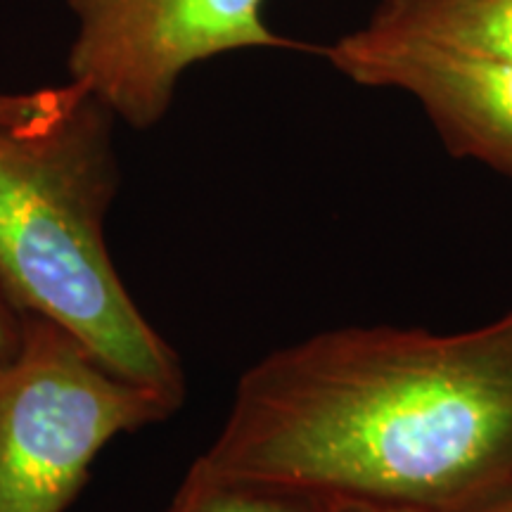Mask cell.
<instances>
[{
  "instance_id": "1",
  "label": "cell",
  "mask_w": 512,
  "mask_h": 512,
  "mask_svg": "<svg viewBox=\"0 0 512 512\" xmlns=\"http://www.w3.org/2000/svg\"><path fill=\"white\" fill-rule=\"evenodd\" d=\"M211 470L463 512L512 482V311L463 332L349 325L240 377Z\"/></svg>"
},
{
  "instance_id": "2",
  "label": "cell",
  "mask_w": 512,
  "mask_h": 512,
  "mask_svg": "<svg viewBox=\"0 0 512 512\" xmlns=\"http://www.w3.org/2000/svg\"><path fill=\"white\" fill-rule=\"evenodd\" d=\"M114 117L79 83L0 93V290L178 408L185 377L119 280L105 216L119 183Z\"/></svg>"
},
{
  "instance_id": "3",
  "label": "cell",
  "mask_w": 512,
  "mask_h": 512,
  "mask_svg": "<svg viewBox=\"0 0 512 512\" xmlns=\"http://www.w3.org/2000/svg\"><path fill=\"white\" fill-rule=\"evenodd\" d=\"M174 411L72 332L22 313V344L0 366V512H64L107 441Z\"/></svg>"
},
{
  "instance_id": "4",
  "label": "cell",
  "mask_w": 512,
  "mask_h": 512,
  "mask_svg": "<svg viewBox=\"0 0 512 512\" xmlns=\"http://www.w3.org/2000/svg\"><path fill=\"white\" fill-rule=\"evenodd\" d=\"M76 17L69 81L133 128L164 119L192 64L247 48H299L264 0H64Z\"/></svg>"
},
{
  "instance_id": "5",
  "label": "cell",
  "mask_w": 512,
  "mask_h": 512,
  "mask_svg": "<svg viewBox=\"0 0 512 512\" xmlns=\"http://www.w3.org/2000/svg\"><path fill=\"white\" fill-rule=\"evenodd\" d=\"M323 55L358 86L420 102L453 157L512 178V62L486 60L366 24Z\"/></svg>"
},
{
  "instance_id": "6",
  "label": "cell",
  "mask_w": 512,
  "mask_h": 512,
  "mask_svg": "<svg viewBox=\"0 0 512 512\" xmlns=\"http://www.w3.org/2000/svg\"><path fill=\"white\" fill-rule=\"evenodd\" d=\"M370 27L512 62V0H380Z\"/></svg>"
},
{
  "instance_id": "7",
  "label": "cell",
  "mask_w": 512,
  "mask_h": 512,
  "mask_svg": "<svg viewBox=\"0 0 512 512\" xmlns=\"http://www.w3.org/2000/svg\"><path fill=\"white\" fill-rule=\"evenodd\" d=\"M166 512H325V496L221 475L197 458Z\"/></svg>"
},
{
  "instance_id": "8",
  "label": "cell",
  "mask_w": 512,
  "mask_h": 512,
  "mask_svg": "<svg viewBox=\"0 0 512 512\" xmlns=\"http://www.w3.org/2000/svg\"><path fill=\"white\" fill-rule=\"evenodd\" d=\"M19 344H22V313L0 290V366H5L17 354Z\"/></svg>"
},
{
  "instance_id": "9",
  "label": "cell",
  "mask_w": 512,
  "mask_h": 512,
  "mask_svg": "<svg viewBox=\"0 0 512 512\" xmlns=\"http://www.w3.org/2000/svg\"><path fill=\"white\" fill-rule=\"evenodd\" d=\"M325 512H415L408 508H396V505L358 501V498H337L325 496Z\"/></svg>"
},
{
  "instance_id": "10",
  "label": "cell",
  "mask_w": 512,
  "mask_h": 512,
  "mask_svg": "<svg viewBox=\"0 0 512 512\" xmlns=\"http://www.w3.org/2000/svg\"><path fill=\"white\" fill-rule=\"evenodd\" d=\"M463 512H512V482L503 486L501 491H496L494 496L486 498V501L472 505Z\"/></svg>"
}]
</instances>
